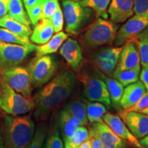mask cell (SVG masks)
Returning a JSON list of instances; mask_svg holds the SVG:
<instances>
[{"label":"cell","instance_id":"cell-1","mask_svg":"<svg viewBox=\"0 0 148 148\" xmlns=\"http://www.w3.org/2000/svg\"><path fill=\"white\" fill-rule=\"evenodd\" d=\"M76 83L73 72L64 70L45 84L34 98L36 110L34 116L37 120L47 119L50 114L71 95Z\"/></svg>","mask_w":148,"mask_h":148},{"label":"cell","instance_id":"cell-2","mask_svg":"<svg viewBox=\"0 0 148 148\" xmlns=\"http://www.w3.org/2000/svg\"><path fill=\"white\" fill-rule=\"evenodd\" d=\"M34 132V123L29 116L3 117L2 134L5 148H27Z\"/></svg>","mask_w":148,"mask_h":148},{"label":"cell","instance_id":"cell-3","mask_svg":"<svg viewBox=\"0 0 148 148\" xmlns=\"http://www.w3.org/2000/svg\"><path fill=\"white\" fill-rule=\"evenodd\" d=\"M36 107L33 98H25L0 79V108L12 116L24 114Z\"/></svg>","mask_w":148,"mask_h":148},{"label":"cell","instance_id":"cell-4","mask_svg":"<svg viewBox=\"0 0 148 148\" xmlns=\"http://www.w3.org/2000/svg\"><path fill=\"white\" fill-rule=\"evenodd\" d=\"M117 26L113 22L99 17L93 22L82 36V41L88 49L110 44L115 40Z\"/></svg>","mask_w":148,"mask_h":148},{"label":"cell","instance_id":"cell-5","mask_svg":"<svg viewBox=\"0 0 148 148\" xmlns=\"http://www.w3.org/2000/svg\"><path fill=\"white\" fill-rule=\"evenodd\" d=\"M56 69L54 58L49 55L36 57L27 68L32 86L36 88L47 84L54 75Z\"/></svg>","mask_w":148,"mask_h":148},{"label":"cell","instance_id":"cell-6","mask_svg":"<svg viewBox=\"0 0 148 148\" xmlns=\"http://www.w3.org/2000/svg\"><path fill=\"white\" fill-rule=\"evenodd\" d=\"M65 30L70 34H76L90 15V9L84 8L78 1L63 0L62 2Z\"/></svg>","mask_w":148,"mask_h":148},{"label":"cell","instance_id":"cell-7","mask_svg":"<svg viewBox=\"0 0 148 148\" xmlns=\"http://www.w3.org/2000/svg\"><path fill=\"white\" fill-rule=\"evenodd\" d=\"M1 78L25 98H32V81L26 68L14 66L1 69Z\"/></svg>","mask_w":148,"mask_h":148},{"label":"cell","instance_id":"cell-8","mask_svg":"<svg viewBox=\"0 0 148 148\" xmlns=\"http://www.w3.org/2000/svg\"><path fill=\"white\" fill-rule=\"evenodd\" d=\"M36 45H23L0 41V67L1 69L17 66L35 50Z\"/></svg>","mask_w":148,"mask_h":148},{"label":"cell","instance_id":"cell-9","mask_svg":"<svg viewBox=\"0 0 148 148\" xmlns=\"http://www.w3.org/2000/svg\"><path fill=\"white\" fill-rule=\"evenodd\" d=\"M84 85L85 97L90 101H97L110 107L111 101L110 95L102 79L88 75H82L80 77Z\"/></svg>","mask_w":148,"mask_h":148},{"label":"cell","instance_id":"cell-10","mask_svg":"<svg viewBox=\"0 0 148 148\" xmlns=\"http://www.w3.org/2000/svg\"><path fill=\"white\" fill-rule=\"evenodd\" d=\"M118 115L132 134L138 140L148 134V115L142 112L120 110Z\"/></svg>","mask_w":148,"mask_h":148},{"label":"cell","instance_id":"cell-11","mask_svg":"<svg viewBox=\"0 0 148 148\" xmlns=\"http://www.w3.org/2000/svg\"><path fill=\"white\" fill-rule=\"evenodd\" d=\"M140 68V56L137 42L134 38L127 40L122 46L115 71Z\"/></svg>","mask_w":148,"mask_h":148},{"label":"cell","instance_id":"cell-12","mask_svg":"<svg viewBox=\"0 0 148 148\" xmlns=\"http://www.w3.org/2000/svg\"><path fill=\"white\" fill-rule=\"evenodd\" d=\"M148 26V16L134 15L130 17L117 31L114 44L116 47L123 46L127 40L132 39Z\"/></svg>","mask_w":148,"mask_h":148},{"label":"cell","instance_id":"cell-13","mask_svg":"<svg viewBox=\"0 0 148 148\" xmlns=\"http://www.w3.org/2000/svg\"><path fill=\"white\" fill-rule=\"evenodd\" d=\"M121 50L122 46L101 49L93 55L92 62L95 67L102 73L112 74L117 64Z\"/></svg>","mask_w":148,"mask_h":148},{"label":"cell","instance_id":"cell-14","mask_svg":"<svg viewBox=\"0 0 148 148\" xmlns=\"http://www.w3.org/2000/svg\"><path fill=\"white\" fill-rule=\"evenodd\" d=\"M103 120L119 137L125 140L132 147L134 148H145L140 143L139 140L132 134L119 115L111 112H106L103 116Z\"/></svg>","mask_w":148,"mask_h":148},{"label":"cell","instance_id":"cell-15","mask_svg":"<svg viewBox=\"0 0 148 148\" xmlns=\"http://www.w3.org/2000/svg\"><path fill=\"white\" fill-rule=\"evenodd\" d=\"M90 129L99 138L103 148H127V142L116 135L105 123H92Z\"/></svg>","mask_w":148,"mask_h":148},{"label":"cell","instance_id":"cell-16","mask_svg":"<svg viewBox=\"0 0 148 148\" xmlns=\"http://www.w3.org/2000/svg\"><path fill=\"white\" fill-rule=\"evenodd\" d=\"M107 12L114 23H123L134 14V1L133 0H111Z\"/></svg>","mask_w":148,"mask_h":148},{"label":"cell","instance_id":"cell-17","mask_svg":"<svg viewBox=\"0 0 148 148\" xmlns=\"http://www.w3.org/2000/svg\"><path fill=\"white\" fill-rule=\"evenodd\" d=\"M60 53L72 69H78L83 56L80 46L76 40L67 38L60 48Z\"/></svg>","mask_w":148,"mask_h":148},{"label":"cell","instance_id":"cell-18","mask_svg":"<svg viewBox=\"0 0 148 148\" xmlns=\"http://www.w3.org/2000/svg\"><path fill=\"white\" fill-rule=\"evenodd\" d=\"M146 90L140 80L127 85L123 89V95L120 100V107L128 109L134 106L145 95Z\"/></svg>","mask_w":148,"mask_h":148},{"label":"cell","instance_id":"cell-19","mask_svg":"<svg viewBox=\"0 0 148 148\" xmlns=\"http://www.w3.org/2000/svg\"><path fill=\"white\" fill-rule=\"evenodd\" d=\"M30 35V40L38 45H43L53 36L54 29L49 18H41L35 24Z\"/></svg>","mask_w":148,"mask_h":148},{"label":"cell","instance_id":"cell-20","mask_svg":"<svg viewBox=\"0 0 148 148\" xmlns=\"http://www.w3.org/2000/svg\"><path fill=\"white\" fill-rule=\"evenodd\" d=\"M58 123L64 143L71 138L74 132L80 126L79 121L64 108L59 114Z\"/></svg>","mask_w":148,"mask_h":148},{"label":"cell","instance_id":"cell-21","mask_svg":"<svg viewBox=\"0 0 148 148\" xmlns=\"http://www.w3.org/2000/svg\"><path fill=\"white\" fill-rule=\"evenodd\" d=\"M67 38L68 35L62 31L53 35L50 40L46 43L35 47L36 57H40L56 52Z\"/></svg>","mask_w":148,"mask_h":148},{"label":"cell","instance_id":"cell-22","mask_svg":"<svg viewBox=\"0 0 148 148\" xmlns=\"http://www.w3.org/2000/svg\"><path fill=\"white\" fill-rule=\"evenodd\" d=\"M0 27L8 29L24 38H29V36L32 34L30 26L16 21L8 14L0 18Z\"/></svg>","mask_w":148,"mask_h":148},{"label":"cell","instance_id":"cell-23","mask_svg":"<svg viewBox=\"0 0 148 148\" xmlns=\"http://www.w3.org/2000/svg\"><path fill=\"white\" fill-rule=\"evenodd\" d=\"M79 121L80 126L88 124L86 116V104L81 99H75L70 101L64 108Z\"/></svg>","mask_w":148,"mask_h":148},{"label":"cell","instance_id":"cell-24","mask_svg":"<svg viewBox=\"0 0 148 148\" xmlns=\"http://www.w3.org/2000/svg\"><path fill=\"white\" fill-rule=\"evenodd\" d=\"M101 79L104 81L106 85L111 103L116 108H118L120 106V100L123 95L124 86L116 79L106 77L103 75H101Z\"/></svg>","mask_w":148,"mask_h":148},{"label":"cell","instance_id":"cell-25","mask_svg":"<svg viewBox=\"0 0 148 148\" xmlns=\"http://www.w3.org/2000/svg\"><path fill=\"white\" fill-rule=\"evenodd\" d=\"M8 14L16 21L29 26V21L27 12L23 8V0H9Z\"/></svg>","mask_w":148,"mask_h":148},{"label":"cell","instance_id":"cell-26","mask_svg":"<svg viewBox=\"0 0 148 148\" xmlns=\"http://www.w3.org/2000/svg\"><path fill=\"white\" fill-rule=\"evenodd\" d=\"M23 2L29 21L35 25L42 18L43 0H23Z\"/></svg>","mask_w":148,"mask_h":148},{"label":"cell","instance_id":"cell-27","mask_svg":"<svg viewBox=\"0 0 148 148\" xmlns=\"http://www.w3.org/2000/svg\"><path fill=\"white\" fill-rule=\"evenodd\" d=\"M111 0H80L78 2L84 8L93 10L99 17L107 19L108 14L107 10Z\"/></svg>","mask_w":148,"mask_h":148},{"label":"cell","instance_id":"cell-28","mask_svg":"<svg viewBox=\"0 0 148 148\" xmlns=\"http://www.w3.org/2000/svg\"><path fill=\"white\" fill-rule=\"evenodd\" d=\"M133 38L138 44L142 68H147L148 67V26Z\"/></svg>","mask_w":148,"mask_h":148},{"label":"cell","instance_id":"cell-29","mask_svg":"<svg viewBox=\"0 0 148 148\" xmlns=\"http://www.w3.org/2000/svg\"><path fill=\"white\" fill-rule=\"evenodd\" d=\"M107 112L104 104L97 101L86 103V116L90 123H104L103 116Z\"/></svg>","mask_w":148,"mask_h":148},{"label":"cell","instance_id":"cell-30","mask_svg":"<svg viewBox=\"0 0 148 148\" xmlns=\"http://www.w3.org/2000/svg\"><path fill=\"white\" fill-rule=\"evenodd\" d=\"M140 72V68H138V69H127L121 71H114L111 75L114 79L119 81L123 86H126L138 80Z\"/></svg>","mask_w":148,"mask_h":148},{"label":"cell","instance_id":"cell-31","mask_svg":"<svg viewBox=\"0 0 148 148\" xmlns=\"http://www.w3.org/2000/svg\"><path fill=\"white\" fill-rule=\"evenodd\" d=\"M0 41L23 45H29L32 44L29 38H22L8 29L1 27H0Z\"/></svg>","mask_w":148,"mask_h":148},{"label":"cell","instance_id":"cell-32","mask_svg":"<svg viewBox=\"0 0 148 148\" xmlns=\"http://www.w3.org/2000/svg\"><path fill=\"white\" fill-rule=\"evenodd\" d=\"M47 136V127L45 123H40L36 127L34 136L27 148H42Z\"/></svg>","mask_w":148,"mask_h":148},{"label":"cell","instance_id":"cell-33","mask_svg":"<svg viewBox=\"0 0 148 148\" xmlns=\"http://www.w3.org/2000/svg\"><path fill=\"white\" fill-rule=\"evenodd\" d=\"M89 139V131L84 126H79L76 130L71 138L64 144L78 147L84 141Z\"/></svg>","mask_w":148,"mask_h":148},{"label":"cell","instance_id":"cell-34","mask_svg":"<svg viewBox=\"0 0 148 148\" xmlns=\"http://www.w3.org/2000/svg\"><path fill=\"white\" fill-rule=\"evenodd\" d=\"M45 148H63V142L60 137L58 128H53L48 133Z\"/></svg>","mask_w":148,"mask_h":148},{"label":"cell","instance_id":"cell-35","mask_svg":"<svg viewBox=\"0 0 148 148\" xmlns=\"http://www.w3.org/2000/svg\"><path fill=\"white\" fill-rule=\"evenodd\" d=\"M49 20L52 23L55 33H58L62 31L64 25V15L60 5H58L53 15L49 18Z\"/></svg>","mask_w":148,"mask_h":148},{"label":"cell","instance_id":"cell-36","mask_svg":"<svg viewBox=\"0 0 148 148\" xmlns=\"http://www.w3.org/2000/svg\"><path fill=\"white\" fill-rule=\"evenodd\" d=\"M59 5L58 0H43L42 18H50Z\"/></svg>","mask_w":148,"mask_h":148},{"label":"cell","instance_id":"cell-37","mask_svg":"<svg viewBox=\"0 0 148 148\" xmlns=\"http://www.w3.org/2000/svg\"><path fill=\"white\" fill-rule=\"evenodd\" d=\"M135 15L148 16V0H133Z\"/></svg>","mask_w":148,"mask_h":148},{"label":"cell","instance_id":"cell-38","mask_svg":"<svg viewBox=\"0 0 148 148\" xmlns=\"http://www.w3.org/2000/svg\"><path fill=\"white\" fill-rule=\"evenodd\" d=\"M148 107V92H146L145 94L144 95L139 99L138 102H136L134 106L131 107L128 109H125V110L128 111H134V112H139L145 110Z\"/></svg>","mask_w":148,"mask_h":148},{"label":"cell","instance_id":"cell-39","mask_svg":"<svg viewBox=\"0 0 148 148\" xmlns=\"http://www.w3.org/2000/svg\"><path fill=\"white\" fill-rule=\"evenodd\" d=\"M89 140L92 148H103L99 138L90 128L89 130Z\"/></svg>","mask_w":148,"mask_h":148},{"label":"cell","instance_id":"cell-40","mask_svg":"<svg viewBox=\"0 0 148 148\" xmlns=\"http://www.w3.org/2000/svg\"><path fill=\"white\" fill-rule=\"evenodd\" d=\"M140 79L145 86L146 92H148V67L142 68L140 72Z\"/></svg>","mask_w":148,"mask_h":148},{"label":"cell","instance_id":"cell-41","mask_svg":"<svg viewBox=\"0 0 148 148\" xmlns=\"http://www.w3.org/2000/svg\"><path fill=\"white\" fill-rule=\"evenodd\" d=\"M8 3L9 0H0V18L8 14Z\"/></svg>","mask_w":148,"mask_h":148},{"label":"cell","instance_id":"cell-42","mask_svg":"<svg viewBox=\"0 0 148 148\" xmlns=\"http://www.w3.org/2000/svg\"><path fill=\"white\" fill-rule=\"evenodd\" d=\"M140 143L145 148H148V134L139 140Z\"/></svg>","mask_w":148,"mask_h":148},{"label":"cell","instance_id":"cell-43","mask_svg":"<svg viewBox=\"0 0 148 148\" xmlns=\"http://www.w3.org/2000/svg\"><path fill=\"white\" fill-rule=\"evenodd\" d=\"M78 147L79 148H92L91 143H90V141L89 139L86 140V141H84V143H82L80 145H79Z\"/></svg>","mask_w":148,"mask_h":148},{"label":"cell","instance_id":"cell-44","mask_svg":"<svg viewBox=\"0 0 148 148\" xmlns=\"http://www.w3.org/2000/svg\"><path fill=\"white\" fill-rule=\"evenodd\" d=\"M0 148H5L4 143H3V138L2 130H1V125H0Z\"/></svg>","mask_w":148,"mask_h":148},{"label":"cell","instance_id":"cell-45","mask_svg":"<svg viewBox=\"0 0 148 148\" xmlns=\"http://www.w3.org/2000/svg\"><path fill=\"white\" fill-rule=\"evenodd\" d=\"M64 148H79V147H76V146H72L68 144H64Z\"/></svg>","mask_w":148,"mask_h":148},{"label":"cell","instance_id":"cell-46","mask_svg":"<svg viewBox=\"0 0 148 148\" xmlns=\"http://www.w3.org/2000/svg\"><path fill=\"white\" fill-rule=\"evenodd\" d=\"M142 112V113H144V114H147L148 115V107L147 108H145V110H143V111H141V112Z\"/></svg>","mask_w":148,"mask_h":148},{"label":"cell","instance_id":"cell-47","mask_svg":"<svg viewBox=\"0 0 148 148\" xmlns=\"http://www.w3.org/2000/svg\"><path fill=\"white\" fill-rule=\"evenodd\" d=\"M70 1H79L80 0H70Z\"/></svg>","mask_w":148,"mask_h":148},{"label":"cell","instance_id":"cell-48","mask_svg":"<svg viewBox=\"0 0 148 148\" xmlns=\"http://www.w3.org/2000/svg\"><path fill=\"white\" fill-rule=\"evenodd\" d=\"M0 77H1V75H0ZM0 79H1V78H0Z\"/></svg>","mask_w":148,"mask_h":148}]
</instances>
